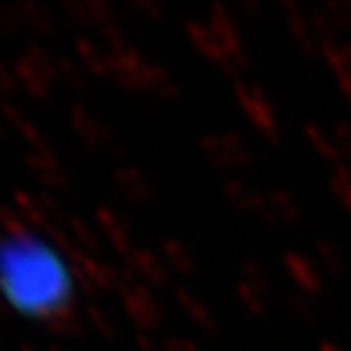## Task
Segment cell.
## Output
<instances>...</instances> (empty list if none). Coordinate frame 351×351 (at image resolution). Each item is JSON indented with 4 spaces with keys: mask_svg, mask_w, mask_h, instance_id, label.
<instances>
[{
    "mask_svg": "<svg viewBox=\"0 0 351 351\" xmlns=\"http://www.w3.org/2000/svg\"><path fill=\"white\" fill-rule=\"evenodd\" d=\"M0 301L25 322H62L78 301V276L66 254L34 228L0 233Z\"/></svg>",
    "mask_w": 351,
    "mask_h": 351,
    "instance_id": "1",
    "label": "cell"
}]
</instances>
